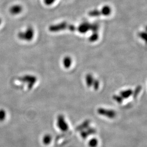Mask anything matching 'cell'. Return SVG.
Segmentation results:
<instances>
[{"mask_svg": "<svg viewBox=\"0 0 147 147\" xmlns=\"http://www.w3.org/2000/svg\"><path fill=\"white\" fill-rule=\"evenodd\" d=\"M71 63H72V60L69 57H65L63 60V64L64 65V67L67 68L69 67L71 65Z\"/></svg>", "mask_w": 147, "mask_h": 147, "instance_id": "obj_6", "label": "cell"}, {"mask_svg": "<svg viewBox=\"0 0 147 147\" xmlns=\"http://www.w3.org/2000/svg\"><path fill=\"white\" fill-rule=\"evenodd\" d=\"M35 31L33 27L29 26L24 31H21L18 33V37L20 40L25 42H31L34 38Z\"/></svg>", "mask_w": 147, "mask_h": 147, "instance_id": "obj_2", "label": "cell"}, {"mask_svg": "<svg viewBox=\"0 0 147 147\" xmlns=\"http://www.w3.org/2000/svg\"><path fill=\"white\" fill-rule=\"evenodd\" d=\"M139 36L143 40H145L146 37V33L144 32H140L139 34Z\"/></svg>", "mask_w": 147, "mask_h": 147, "instance_id": "obj_9", "label": "cell"}, {"mask_svg": "<svg viewBox=\"0 0 147 147\" xmlns=\"http://www.w3.org/2000/svg\"><path fill=\"white\" fill-rule=\"evenodd\" d=\"M6 113L3 110H0V121H4L6 117Z\"/></svg>", "mask_w": 147, "mask_h": 147, "instance_id": "obj_7", "label": "cell"}, {"mask_svg": "<svg viewBox=\"0 0 147 147\" xmlns=\"http://www.w3.org/2000/svg\"><path fill=\"white\" fill-rule=\"evenodd\" d=\"M98 32H92V34L89 37V40L90 42H96V40H98Z\"/></svg>", "mask_w": 147, "mask_h": 147, "instance_id": "obj_5", "label": "cell"}, {"mask_svg": "<svg viewBox=\"0 0 147 147\" xmlns=\"http://www.w3.org/2000/svg\"><path fill=\"white\" fill-rule=\"evenodd\" d=\"M1 24H2V19L1 18H0V25H1Z\"/></svg>", "mask_w": 147, "mask_h": 147, "instance_id": "obj_10", "label": "cell"}, {"mask_svg": "<svg viewBox=\"0 0 147 147\" xmlns=\"http://www.w3.org/2000/svg\"><path fill=\"white\" fill-rule=\"evenodd\" d=\"M43 1L46 5L51 6L55 3L56 0H43Z\"/></svg>", "mask_w": 147, "mask_h": 147, "instance_id": "obj_8", "label": "cell"}, {"mask_svg": "<svg viewBox=\"0 0 147 147\" xmlns=\"http://www.w3.org/2000/svg\"><path fill=\"white\" fill-rule=\"evenodd\" d=\"M102 11L103 16H109L111 13V9L109 6L105 5L101 9Z\"/></svg>", "mask_w": 147, "mask_h": 147, "instance_id": "obj_4", "label": "cell"}, {"mask_svg": "<svg viewBox=\"0 0 147 147\" xmlns=\"http://www.w3.org/2000/svg\"><path fill=\"white\" fill-rule=\"evenodd\" d=\"M65 30L71 32L77 31V27L65 22L53 24L49 27V31L51 32H58Z\"/></svg>", "mask_w": 147, "mask_h": 147, "instance_id": "obj_1", "label": "cell"}, {"mask_svg": "<svg viewBox=\"0 0 147 147\" xmlns=\"http://www.w3.org/2000/svg\"><path fill=\"white\" fill-rule=\"evenodd\" d=\"M23 11V7L20 4H15L11 6L9 9V12L13 16H17Z\"/></svg>", "mask_w": 147, "mask_h": 147, "instance_id": "obj_3", "label": "cell"}]
</instances>
